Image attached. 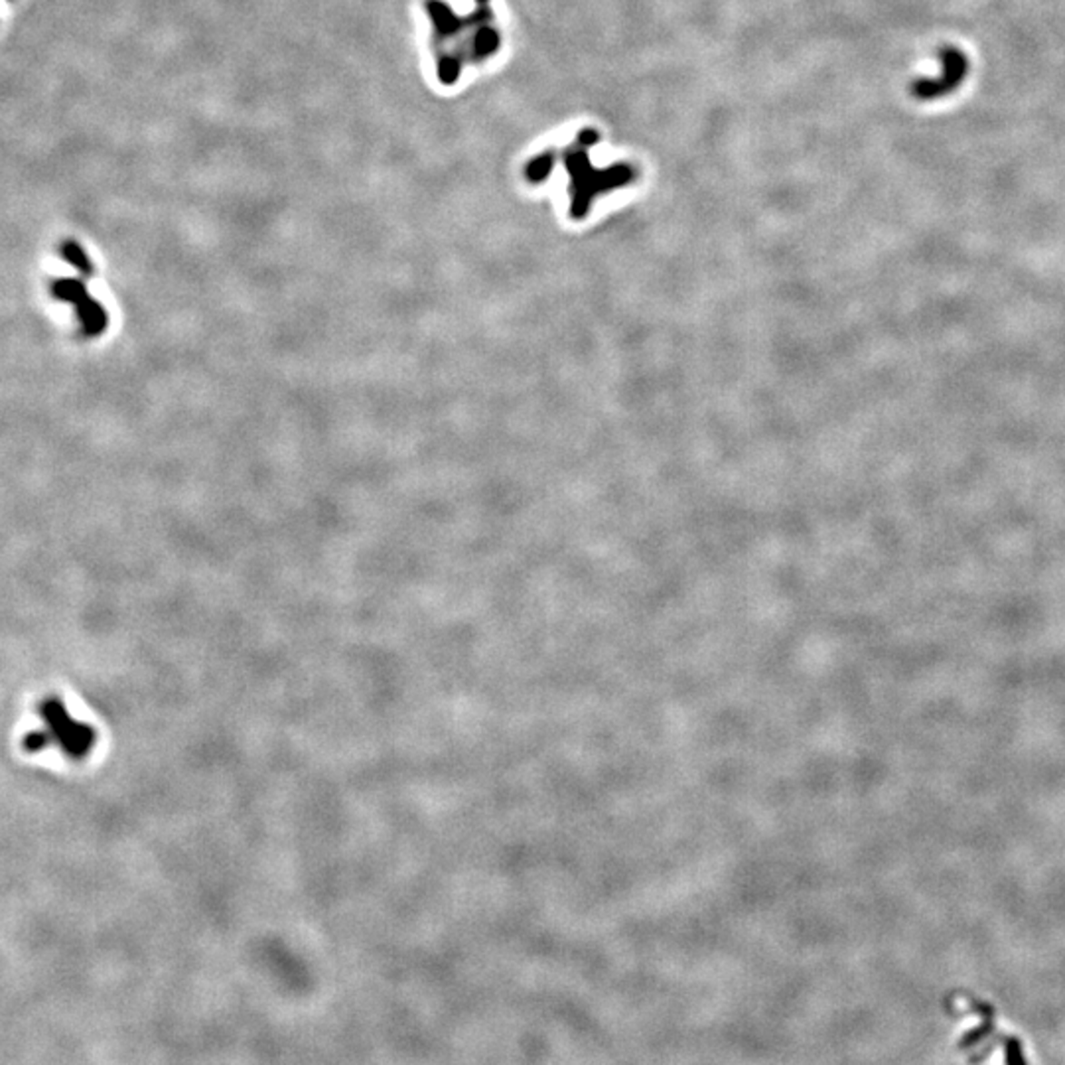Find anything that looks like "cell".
Segmentation results:
<instances>
[{"label":"cell","instance_id":"cell-1","mask_svg":"<svg viewBox=\"0 0 1065 1065\" xmlns=\"http://www.w3.org/2000/svg\"><path fill=\"white\" fill-rule=\"evenodd\" d=\"M568 153H565V160H567V166L570 172V180H572V208H570V215L572 217H584L590 208L592 203V196L594 193H598L600 190H612L617 188L622 184H627V180H632V172H629L626 166L617 164L614 170H597L592 168L590 160H588V148L582 146L580 143L575 144L572 148H567Z\"/></svg>","mask_w":1065,"mask_h":1065},{"label":"cell","instance_id":"cell-2","mask_svg":"<svg viewBox=\"0 0 1065 1065\" xmlns=\"http://www.w3.org/2000/svg\"><path fill=\"white\" fill-rule=\"evenodd\" d=\"M942 60H943V75L937 77V79H920V82L913 84V95L920 97V99H935V97H943L947 94H952L953 89L959 87V84L963 82V77L967 75V60L965 55L961 54L955 48H945L942 52Z\"/></svg>","mask_w":1065,"mask_h":1065}]
</instances>
